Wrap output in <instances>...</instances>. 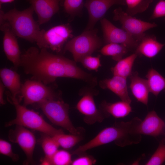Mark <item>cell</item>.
<instances>
[{"mask_svg":"<svg viewBox=\"0 0 165 165\" xmlns=\"http://www.w3.org/2000/svg\"><path fill=\"white\" fill-rule=\"evenodd\" d=\"M20 66L31 79L48 85L58 78L77 79L81 69L72 61L44 48L31 47L21 54Z\"/></svg>","mask_w":165,"mask_h":165,"instance_id":"1","label":"cell"},{"mask_svg":"<svg viewBox=\"0 0 165 165\" xmlns=\"http://www.w3.org/2000/svg\"><path fill=\"white\" fill-rule=\"evenodd\" d=\"M142 120L138 117L133 118L127 122H116L111 127L101 130L93 138L79 146L73 154L80 155L86 151L113 142L120 147L139 143L141 135L138 131Z\"/></svg>","mask_w":165,"mask_h":165,"instance_id":"2","label":"cell"},{"mask_svg":"<svg viewBox=\"0 0 165 165\" xmlns=\"http://www.w3.org/2000/svg\"><path fill=\"white\" fill-rule=\"evenodd\" d=\"M34 12L31 6L22 11L15 8L5 13L0 10V23L6 24L16 36L35 42L41 30L34 19Z\"/></svg>","mask_w":165,"mask_h":165,"instance_id":"3","label":"cell"},{"mask_svg":"<svg viewBox=\"0 0 165 165\" xmlns=\"http://www.w3.org/2000/svg\"><path fill=\"white\" fill-rule=\"evenodd\" d=\"M13 105L16 109V118L6 123V127L20 125L52 137L64 133L62 129H56L47 123L38 113L27 108L19 103Z\"/></svg>","mask_w":165,"mask_h":165,"instance_id":"4","label":"cell"},{"mask_svg":"<svg viewBox=\"0 0 165 165\" xmlns=\"http://www.w3.org/2000/svg\"><path fill=\"white\" fill-rule=\"evenodd\" d=\"M97 34V29H85L80 35L72 38L66 43L64 52H70L74 61L80 62L84 57L91 55L102 46V40Z\"/></svg>","mask_w":165,"mask_h":165,"instance_id":"5","label":"cell"},{"mask_svg":"<svg viewBox=\"0 0 165 165\" xmlns=\"http://www.w3.org/2000/svg\"><path fill=\"white\" fill-rule=\"evenodd\" d=\"M49 120L71 134H80V129L75 128L70 118L69 105L62 100H46L37 104Z\"/></svg>","mask_w":165,"mask_h":165,"instance_id":"6","label":"cell"},{"mask_svg":"<svg viewBox=\"0 0 165 165\" xmlns=\"http://www.w3.org/2000/svg\"><path fill=\"white\" fill-rule=\"evenodd\" d=\"M72 30L69 24L53 27L47 30H41L35 42L39 49H49L60 52L65 43L73 37Z\"/></svg>","mask_w":165,"mask_h":165,"instance_id":"7","label":"cell"},{"mask_svg":"<svg viewBox=\"0 0 165 165\" xmlns=\"http://www.w3.org/2000/svg\"><path fill=\"white\" fill-rule=\"evenodd\" d=\"M21 98L25 106L44 100H61L60 93L53 87L33 79L26 80L22 85Z\"/></svg>","mask_w":165,"mask_h":165,"instance_id":"8","label":"cell"},{"mask_svg":"<svg viewBox=\"0 0 165 165\" xmlns=\"http://www.w3.org/2000/svg\"><path fill=\"white\" fill-rule=\"evenodd\" d=\"M113 20L119 21L122 28L138 42L145 35L147 31L157 26L155 23H151L138 19L128 14L121 7L113 12Z\"/></svg>","mask_w":165,"mask_h":165,"instance_id":"9","label":"cell"},{"mask_svg":"<svg viewBox=\"0 0 165 165\" xmlns=\"http://www.w3.org/2000/svg\"><path fill=\"white\" fill-rule=\"evenodd\" d=\"M104 42L106 44L115 43L123 45L130 51H135L138 44L130 35L122 28H119L105 18L100 20Z\"/></svg>","mask_w":165,"mask_h":165,"instance_id":"10","label":"cell"},{"mask_svg":"<svg viewBox=\"0 0 165 165\" xmlns=\"http://www.w3.org/2000/svg\"><path fill=\"white\" fill-rule=\"evenodd\" d=\"M8 138L10 141L17 144L24 152L26 157V164L32 163L36 144L34 134L26 127L17 125L15 129L9 131Z\"/></svg>","mask_w":165,"mask_h":165,"instance_id":"11","label":"cell"},{"mask_svg":"<svg viewBox=\"0 0 165 165\" xmlns=\"http://www.w3.org/2000/svg\"><path fill=\"white\" fill-rule=\"evenodd\" d=\"M94 95L90 92L85 93L76 106L77 109L83 115L85 123L89 125L101 123L107 117L101 110L97 108L94 99Z\"/></svg>","mask_w":165,"mask_h":165,"instance_id":"12","label":"cell"},{"mask_svg":"<svg viewBox=\"0 0 165 165\" xmlns=\"http://www.w3.org/2000/svg\"><path fill=\"white\" fill-rule=\"evenodd\" d=\"M115 5H126L125 0H86L84 6L88 10L89 18L85 29L94 28L97 22Z\"/></svg>","mask_w":165,"mask_h":165,"instance_id":"13","label":"cell"},{"mask_svg":"<svg viewBox=\"0 0 165 165\" xmlns=\"http://www.w3.org/2000/svg\"><path fill=\"white\" fill-rule=\"evenodd\" d=\"M0 29L3 33L4 52L7 59L17 68L20 66L21 53L16 36L5 23H0Z\"/></svg>","mask_w":165,"mask_h":165,"instance_id":"14","label":"cell"},{"mask_svg":"<svg viewBox=\"0 0 165 165\" xmlns=\"http://www.w3.org/2000/svg\"><path fill=\"white\" fill-rule=\"evenodd\" d=\"M31 4L40 25L48 22L63 6L64 0H25Z\"/></svg>","mask_w":165,"mask_h":165,"instance_id":"15","label":"cell"},{"mask_svg":"<svg viewBox=\"0 0 165 165\" xmlns=\"http://www.w3.org/2000/svg\"><path fill=\"white\" fill-rule=\"evenodd\" d=\"M0 76L1 82L10 92V94L8 95L9 101L13 104L20 103L21 100V93L22 85L20 75L15 71L4 68L0 69Z\"/></svg>","mask_w":165,"mask_h":165,"instance_id":"16","label":"cell"},{"mask_svg":"<svg viewBox=\"0 0 165 165\" xmlns=\"http://www.w3.org/2000/svg\"><path fill=\"white\" fill-rule=\"evenodd\" d=\"M165 124L154 110L149 112L139 124L138 131L141 134L156 137L162 134Z\"/></svg>","mask_w":165,"mask_h":165,"instance_id":"17","label":"cell"},{"mask_svg":"<svg viewBox=\"0 0 165 165\" xmlns=\"http://www.w3.org/2000/svg\"><path fill=\"white\" fill-rule=\"evenodd\" d=\"M126 78L117 75L111 78L101 80L99 83L100 87L108 89L116 95L122 101L130 104L131 100L129 96Z\"/></svg>","mask_w":165,"mask_h":165,"instance_id":"18","label":"cell"},{"mask_svg":"<svg viewBox=\"0 0 165 165\" xmlns=\"http://www.w3.org/2000/svg\"><path fill=\"white\" fill-rule=\"evenodd\" d=\"M130 88L138 101L147 105L149 89L147 79L140 77L137 72H132L129 76Z\"/></svg>","mask_w":165,"mask_h":165,"instance_id":"19","label":"cell"},{"mask_svg":"<svg viewBox=\"0 0 165 165\" xmlns=\"http://www.w3.org/2000/svg\"><path fill=\"white\" fill-rule=\"evenodd\" d=\"M165 45L158 41L154 35L145 34L139 42L134 53L138 56L152 58L160 52Z\"/></svg>","mask_w":165,"mask_h":165,"instance_id":"20","label":"cell"},{"mask_svg":"<svg viewBox=\"0 0 165 165\" xmlns=\"http://www.w3.org/2000/svg\"><path fill=\"white\" fill-rule=\"evenodd\" d=\"M100 108L107 117L111 115L117 119L124 118L132 111L130 104L122 101L112 103L104 101Z\"/></svg>","mask_w":165,"mask_h":165,"instance_id":"21","label":"cell"},{"mask_svg":"<svg viewBox=\"0 0 165 165\" xmlns=\"http://www.w3.org/2000/svg\"><path fill=\"white\" fill-rule=\"evenodd\" d=\"M138 56L135 53L118 61L111 71L113 75L121 76L127 79L131 74L132 67L134 61Z\"/></svg>","mask_w":165,"mask_h":165,"instance_id":"22","label":"cell"},{"mask_svg":"<svg viewBox=\"0 0 165 165\" xmlns=\"http://www.w3.org/2000/svg\"><path fill=\"white\" fill-rule=\"evenodd\" d=\"M146 77L150 92L157 97L162 91L165 92V78L152 68L148 72Z\"/></svg>","mask_w":165,"mask_h":165,"instance_id":"23","label":"cell"},{"mask_svg":"<svg viewBox=\"0 0 165 165\" xmlns=\"http://www.w3.org/2000/svg\"><path fill=\"white\" fill-rule=\"evenodd\" d=\"M129 51V49L123 45L109 43L104 46L100 52L104 55L111 56L114 60L118 61L122 59Z\"/></svg>","mask_w":165,"mask_h":165,"instance_id":"24","label":"cell"},{"mask_svg":"<svg viewBox=\"0 0 165 165\" xmlns=\"http://www.w3.org/2000/svg\"><path fill=\"white\" fill-rule=\"evenodd\" d=\"M72 160L70 153L64 150H58L51 157H44L41 161L42 165H71Z\"/></svg>","mask_w":165,"mask_h":165,"instance_id":"25","label":"cell"},{"mask_svg":"<svg viewBox=\"0 0 165 165\" xmlns=\"http://www.w3.org/2000/svg\"><path fill=\"white\" fill-rule=\"evenodd\" d=\"M80 134H67L64 133L52 137L59 146L65 149L71 148L83 139Z\"/></svg>","mask_w":165,"mask_h":165,"instance_id":"26","label":"cell"},{"mask_svg":"<svg viewBox=\"0 0 165 165\" xmlns=\"http://www.w3.org/2000/svg\"><path fill=\"white\" fill-rule=\"evenodd\" d=\"M127 8L126 12L133 16L145 11L153 0H125Z\"/></svg>","mask_w":165,"mask_h":165,"instance_id":"27","label":"cell"},{"mask_svg":"<svg viewBox=\"0 0 165 165\" xmlns=\"http://www.w3.org/2000/svg\"><path fill=\"white\" fill-rule=\"evenodd\" d=\"M44 134L42 139L41 145L45 154V157L49 158L58 150L60 146L52 137Z\"/></svg>","mask_w":165,"mask_h":165,"instance_id":"28","label":"cell"},{"mask_svg":"<svg viewBox=\"0 0 165 165\" xmlns=\"http://www.w3.org/2000/svg\"><path fill=\"white\" fill-rule=\"evenodd\" d=\"M83 5V0H64L63 6L65 12L73 17L80 13Z\"/></svg>","mask_w":165,"mask_h":165,"instance_id":"29","label":"cell"},{"mask_svg":"<svg viewBox=\"0 0 165 165\" xmlns=\"http://www.w3.org/2000/svg\"><path fill=\"white\" fill-rule=\"evenodd\" d=\"M163 140L160 143L159 146L146 162V165H160L165 161V142Z\"/></svg>","mask_w":165,"mask_h":165,"instance_id":"30","label":"cell"},{"mask_svg":"<svg viewBox=\"0 0 165 165\" xmlns=\"http://www.w3.org/2000/svg\"><path fill=\"white\" fill-rule=\"evenodd\" d=\"M100 57V55L97 57L88 55L83 58L80 62L88 70L97 71L99 68L101 66Z\"/></svg>","mask_w":165,"mask_h":165,"instance_id":"31","label":"cell"},{"mask_svg":"<svg viewBox=\"0 0 165 165\" xmlns=\"http://www.w3.org/2000/svg\"><path fill=\"white\" fill-rule=\"evenodd\" d=\"M0 153L10 157L14 162H16L19 159V155L13 152L11 144L2 139L0 140Z\"/></svg>","mask_w":165,"mask_h":165,"instance_id":"32","label":"cell"},{"mask_svg":"<svg viewBox=\"0 0 165 165\" xmlns=\"http://www.w3.org/2000/svg\"><path fill=\"white\" fill-rule=\"evenodd\" d=\"M79 156L72 160V165H92L96 162V160L92 156L81 154Z\"/></svg>","mask_w":165,"mask_h":165,"instance_id":"33","label":"cell"},{"mask_svg":"<svg viewBox=\"0 0 165 165\" xmlns=\"http://www.w3.org/2000/svg\"><path fill=\"white\" fill-rule=\"evenodd\" d=\"M164 17L165 20V0H160L156 5L150 19Z\"/></svg>","mask_w":165,"mask_h":165,"instance_id":"34","label":"cell"},{"mask_svg":"<svg viewBox=\"0 0 165 165\" xmlns=\"http://www.w3.org/2000/svg\"><path fill=\"white\" fill-rule=\"evenodd\" d=\"M5 87V86L1 81L0 82V103L2 105H4L5 103V101L3 98Z\"/></svg>","mask_w":165,"mask_h":165,"instance_id":"35","label":"cell"},{"mask_svg":"<svg viewBox=\"0 0 165 165\" xmlns=\"http://www.w3.org/2000/svg\"><path fill=\"white\" fill-rule=\"evenodd\" d=\"M15 0H0V6L1 8V5L4 3H11L14 1Z\"/></svg>","mask_w":165,"mask_h":165,"instance_id":"36","label":"cell"}]
</instances>
